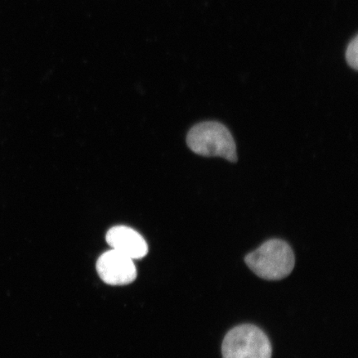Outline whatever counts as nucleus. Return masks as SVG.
<instances>
[{
  "instance_id": "2",
  "label": "nucleus",
  "mask_w": 358,
  "mask_h": 358,
  "mask_svg": "<svg viewBox=\"0 0 358 358\" xmlns=\"http://www.w3.org/2000/svg\"><path fill=\"white\" fill-rule=\"evenodd\" d=\"M187 144L195 154L204 157H222L236 163V146L234 137L225 125L205 122L192 127L187 136Z\"/></svg>"
},
{
  "instance_id": "1",
  "label": "nucleus",
  "mask_w": 358,
  "mask_h": 358,
  "mask_svg": "<svg viewBox=\"0 0 358 358\" xmlns=\"http://www.w3.org/2000/svg\"><path fill=\"white\" fill-rule=\"evenodd\" d=\"M246 265L255 274L267 280H280L292 272L295 259L285 241L272 239L246 256Z\"/></svg>"
},
{
  "instance_id": "6",
  "label": "nucleus",
  "mask_w": 358,
  "mask_h": 358,
  "mask_svg": "<svg viewBox=\"0 0 358 358\" xmlns=\"http://www.w3.org/2000/svg\"><path fill=\"white\" fill-rule=\"evenodd\" d=\"M346 60L349 66L355 70H357L358 66V38L355 37L352 41L349 43L346 51Z\"/></svg>"
},
{
  "instance_id": "3",
  "label": "nucleus",
  "mask_w": 358,
  "mask_h": 358,
  "mask_svg": "<svg viewBox=\"0 0 358 358\" xmlns=\"http://www.w3.org/2000/svg\"><path fill=\"white\" fill-rule=\"evenodd\" d=\"M223 358H271L272 348L266 334L257 326H237L223 340Z\"/></svg>"
},
{
  "instance_id": "4",
  "label": "nucleus",
  "mask_w": 358,
  "mask_h": 358,
  "mask_svg": "<svg viewBox=\"0 0 358 358\" xmlns=\"http://www.w3.org/2000/svg\"><path fill=\"white\" fill-rule=\"evenodd\" d=\"M96 271L101 279L110 285L131 284L137 276L133 259L115 250L101 255L96 262Z\"/></svg>"
},
{
  "instance_id": "5",
  "label": "nucleus",
  "mask_w": 358,
  "mask_h": 358,
  "mask_svg": "<svg viewBox=\"0 0 358 358\" xmlns=\"http://www.w3.org/2000/svg\"><path fill=\"white\" fill-rule=\"evenodd\" d=\"M106 238L112 250L132 259L145 257L148 253V245L144 237L131 227H112L107 231Z\"/></svg>"
}]
</instances>
